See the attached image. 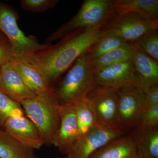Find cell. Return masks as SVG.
Segmentation results:
<instances>
[{"label": "cell", "mask_w": 158, "mask_h": 158, "mask_svg": "<svg viewBox=\"0 0 158 158\" xmlns=\"http://www.w3.org/2000/svg\"><path fill=\"white\" fill-rule=\"evenodd\" d=\"M104 33L100 29H79L62 37L56 44H50L26 60L37 67L50 84L70 68L79 57L88 52Z\"/></svg>", "instance_id": "6da1fadb"}, {"label": "cell", "mask_w": 158, "mask_h": 158, "mask_svg": "<svg viewBox=\"0 0 158 158\" xmlns=\"http://www.w3.org/2000/svg\"><path fill=\"white\" fill-rule=\"evenodd\" d=\"M20 104L27 117L37 128L44 144H52L60 123V104L54 90L23 101Z\"/></svg>", "instance_id": "7a4b0ae2"}, {"label": "cell", "mask_w": 158, "mask_h": 158, "mask_svg": "<svg viewBox=\"0 0 158 158\" xmlns=\"http://www.w3.org/2000/svg\"><path fill=\"white\" fill-rule=\"evenodd\" d=\"M95 86L94 70L87 52L76 60L55 94L59 104L74 103L87 98Z\"/></svg>", "instance_id": "3957f363"}, {"label": "cell", "mask_w": 158, "mask_h": 158, "mask_svg": "<svg viewBox=\"0 0 158 158\" xmlns=\"http://www.w3.org/2000/svg\"><path fill=\"white\" fill-rule=\"evenodd\" d=\"M114 0H85L77 14L62 25L45 41L51 44L80 29H100L114 15Z\"/></svg>", "instance_id": "277c9868"}, {"label": "cell", "mask_w": 158, "mask_h": 158, "mask_svg": "<svg viewBox=\"0 0 158 158\" xmlns=\"http://www.w3.org/2000/svg\"><path fill=\"white\" fill-rule=\"evenodd\" d=\"M18 15L14 9L0 2V32L7 38L15 59L26 60L35 53L51 44H40L36 37L27 36L17 23Z\"/></svg>", "instance_id": "5b68a950"}, {"label": "cell", "mask_w": 158, "mask_h": 158, "mask_svg": "<svg viewBox=\"0 0 158 158\" xmlns=\"http://www.w3.org/2000/svg\"><path fill=\"white\" fill-rule=\"evenodd\" d=\"M101 30L135 43L142 36L158 30V21L147 19L133 13L114 15Z\"/></svg>", "instance_id": "8992f818"}, {"label": "cell", "mask_w": 158, "mask_h": 158, "mask_svg": "<svg viewBox=\"0 0 158 158\" xmlns=\"http://www.w3.org/2000/svg\"><path fill=\"white\" fill-rule=\"evenodd\" d=\"M117 93L118 127L126 134L139 126L145 110L144 90L137 87H128Z\"/></svg>", "instance_id": "52a82bcc"}, {"label": "cell", "mask_w": 158, "mask_h": 158, "mask_svg": "<svg viewBox=\"0 0 158 158\" xmlns=\"http://www.w3.org/2000/svg\"><path fill=\"white\" fill-rule=\"evenodd\" d=\"M94 82L97 86L116 91L128 87L143 90L131 59L94 73Z\"/></svg>", "instance_id": "ba28073f"}, {"label": "cell", "mask_w": 158, "mask_h": 158, "mask_svg": "<svg viewBox=\"0 0 158 158\" xmlns=\"http://www.w3.org/2000/svg\"><path fill=\"white\" fill-rule=\"evenodd\" d=\"M125 135L120 131L109 129L98 124L86 134L79 136L65 154L67 158H89L110 141Z\"/></svg>", "instance_id": "9c48e42d"}, {"label": "cell", "mask_w": 158, "mask_h": 158, "mask_svg": "<svg viewBox=\"0 0 158 158\" xmlns=\"http://www.w3.org/2000/svg\"><path fill=\"white\" fill-rule=\"evenodd\" d=\"M87 97L93 103L99 125L122 131L118 127L117 91L95 86Z\"/></svg>", "instance_id": "30bf717a"}, {"label": "cell", "mask_w": 158, "mask_h": 158, "mask_svg": "<svg viewBox=\"0 0 158 158\" xmlns=\"http://www.w3.org/2000/svg\"><path fill=\"white\" fill-rule=\"evenodd\" d=\"M59 129L52 142L61 152L65 154L79 137L77 123L73 103L60 105Z\"/></svg>", "instance_id": "8fae6325"}, {"label": "cell", "mask_w": 158, "mask_h": 158, "mask_svg": "<svg viewBox=\"0 0 158 158\" xmlns=\"http://www.w3.org/2000/svg\"><path fill=\"white\" fill-rule=\"evenodd\" d=\"M3 129L23 146L30 149H39L44 144L35 125L24 116L9 118Z\"/></svg>", "instance_id": "7c38bea8"}, {"label": "cell", "mask_w": 158, "mask_h": 158, "mask_svg": "<svg viewBox=\"0 0 158 158\" xmlns=\"http://www.w3.org/2000/svg\"><path fill=\"white\" fill-rule=\"evenodd\" d=\"M1 66L0 90L3 93L19 104L37 96L25 84L12 62Z\"/></svg>", "instance_id": "4fadbf2b"}, {"label": "cell", "mask_w": 158, "mask_h": 158, "mask_svg": "<svg viewBox=\"0 0 158 158\" xmlns=\"http://www.w3.org/2000/svg\"><path fill=\"white\" fill-rule=\"evenodd\" d=\"M139 152L131 135L115 138L94 153L89 158H139Z\"/></svg>", "instance_id": "5bb4252c"}, {"label": "cell", "mask_w": 158, "mask_h": 158, "mask_svg": "<svg viewBox=\"0 0 158 158\" xmlns=\"http://www.w3.org/2000/svg\"><path fill=\"white\" fill-rule=\"evenodd\" d=\"M12 64L25 84L36 95H42L53 90L41 71L31 62L15 59Z\"/></svg>", "instance_id": "9a60e30c"}, {"label": "cell", "mask_w": 158, "mask_h": 158, "mask_svg": "<svg viewBox=\"0 0 158 158\" xmlns=\"http://www.w3.org/2000/svg\"><path fill=\"white\" fill-rule=\"evenodd\" d=\"M135 44V48L131 59L144 90L152 85L158 84V61Z\"/></svg>", "instance_id": "2e32d148"}, {"label": "cell", "mask_w": 158, "mask_h": 158, "mask_svg": "<svg viewBox=\"0 0 158 158\" xmlns=\"http://www.w3.org/2000/svg\"><path fill=\"white\" fill-rule=\"evenodd\" d=\"M114 15L133 13L153 21H158V0H114Z\"/></svg>", "instance_id": "e0dca14e"}, {"label": "cell", "mask_w": 158, "mask_h": 158, "mask_svg": "<svg viewBox=\"0 0 158 158\" xmlns=\"http://www.w3.org/2000/svg\"><path fill=\"white\" fill-rule=\"evenodd\" d=\"M144 158H158V126L137 127L131 134Z\"/></svg>", "instance_id": "ac0fdd59"}, {"label": "cell", "mask_w": 158, "mask_h": 158, "mask_svg": "<svg viewBox=\"0 0 158 158\" xmlns=\"http://www.w3.org/2000/svg\"><path fill=\"white\" fill-rule=\"evenodd\" d=\"M135 48L134 43L126 44L91 60L94 73L119 62L131 59Z\"/></svg>", "instance_id": "d6986e66"}, {"label": "cell", "mask_w": 158, "mask_h": 158, "mask_svg": "<svg viewBox=\"0 0 158 158\" xmlns=\"http://www.w3.org/2000/svg\"><path fill=\"white\" fill-rule=\"evenodd\" d=\"M73 104L79 135H82L98 124L96 113L93 103L88 97Z\"/></svg>", "instance_id": "ffe728a7"}, {"label": "cell", "mask_w": 158, "mask_h": 158, "mask_svg": "<svg viewBox=\"0 0 158 158\" xmlns=\"http://www.w3.org/2000/svg\"><path fill=\"white\" fill-rule=\"evenodd\" d=\"M0 158H37L34 150L19 143L0 128Z\"/></svg>", "instance_id": "44dd1931"}, {"label": "cell", "mask_w": 158, "mask_h": 158, "mask_svg": "<svg viewBox=\"0 0 158 158\" xmlns=\"http://www.w3.org/2000/svg\"><path fill=\"white\" fill-rule=\"evenodd\" d=\"M127 43H129L120 37L104 32L99 39L91 47L87 55L89 59L94 60L116 48Z\"/></svg>", "instance_id": "7402d4cb"}, {"label": "cell", "mask_w": 158, "mask_h": 158, "mask_svg": "<svg viewBox=\"0 0 158 158\" xmlns=\"http://www.w3.org/2000/svg\"><path fill=\"white\" fill-rule=\"evenodd\" d=\"M21 105L0 90V128L9 118L24 116Z\"/></svg>", "instance_id": "603a6c76"}, {"label": "cell", "mask_w": 158, "mask_h": 158, "mask_svg": "<svg viewBox=\"0 0 158 158\" xmlns=\"http://www.w3.org/2000/svg\"><path fill=\"white\" fill-rule=\"evenodd\" d=\"M135 44L150 56L158 61V30L148 32Z\"/></svg>", "instance_id": "cb8c5ba5"}, {"label": "cell", "mask_w": 158, "mask_h": 158, "mask_svg": "<svg viewBox=\"0 0 158 158\" xmlns=\"http://www.w3.org/2000/svg\"><path fill=\"white\" fill-rule=\"evenodd\" d=\"M59 2L58 0H22L20 6L26 11L40 12L52 9Z\"/></svg>", "instance_id": "d4e9b609"}, {"label": "cell", "mask_w": 158, "mask_h": 158, "mask_svg": "<svg viewBox=\"0 0 158 158\" xmlns=\"http://www.w3.org/2000/svg\"><path fill=\"white\" fill-rule=\"evenodd\" d=\"M158 126V104L144 110L138 127L151 128Z\"/></svg>", "instance_id": "484cf974"}, {"label": "cell", "mask_w": 158, "mask_h": 158, "mask_svg": "<svg viewBox=\"0 0 158 158\" xmlns=\"http://www.w3.org/2000/svg\"><path fill=\"white\" fill-rule=\"evenodd\" d=\"M15 59V56L8 40H0V66L12 63Z\"/></svg>", "instance_id": "4316f807"}, {"label": "cell", "mask_w": 158, "mask_h": 158, "mask_svg": "<svg viewBox=\"0 0 158 158\" xmlns=\"http://www.w3.org/2000/svg\"><path fill=\"white\" fill-rule=\"evenodd\" d=\"M144 92L145 110L158 104V84L150 86Z\"/></svg>", "instance_id": "83f0119b"}, {"label": "cell", "mask_w": 158, "mask_h": 158, "mask_svg": "<svg viewBox=\"0 0 158 158\" xmlns=\"http://www.w3.org/2000/svg\"><path fill=\"white\" fill-rule=\"evenodd\" d=\"M6 40V38L3 36L2 34L0 32V40Z\"/></svg>", "instance_id": "f1b7e54d"}, {"label": "cell", "mask_w": 158, "mask_h": 158, "mask_svg": "<svg viewBox=\"0 0 158 158\" xmlns=\"http://www.w3.org/2000/svg\"><path fill=\"white\" fill-rule=\"evenodd\" d=\"M139 158H144L143 157V156L142 155V154L141 153V152H140L139 151Z\"/></svg>", "instance_id": "f546056e"}, {"label": "cell", "mask_w": 158, "mask_h": 158, "mask_svg": "<svg viewBox=\"0 0 158 158\" xmlns=\"http://www.w3.org/2000/svg\"><path fill=\"white\" fill-rule=\"evenodd\" d=\"M1 66H0V76H1Z\"/></svg>", "instance_id": "4dcf8cb0"}, {"label": "cell", "mask_w": 158, "mask_h": 158, "mask_svg": "<svg viewBox=\"0 0 158 158\" xmlns=\"http://www.w3.org/2000/svg\"></svg>", "instance_id": "1f68e13d"}]
</instances>
